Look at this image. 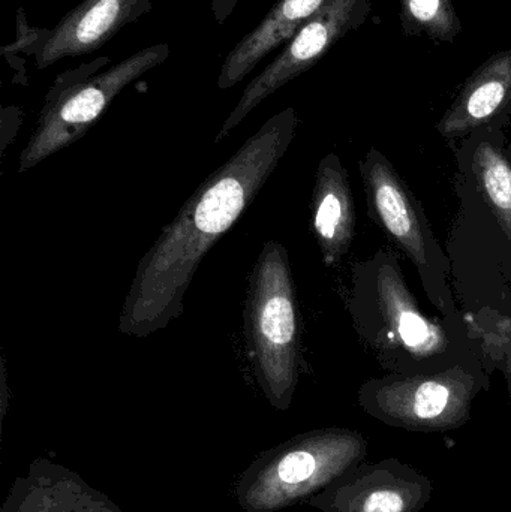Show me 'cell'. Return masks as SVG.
Returning a JSON list of instances; mask_svg holds the SVG:
<instances>
[{
  "instance_id": "cell-14",
  "label": "cell",
  "mask_w": 511,
  "mask_h": 512,
  "mask_svg": "<svg viewBox=\"0 0 511 512\" xmlns=\"http://www.w3.org/2000/svg\"><path fill=\"white\" fill-rule=\"evenodd\" d=\"M401 23L410 36L453 42L462 30L452 0H401Z\"/></svg>"
},
{
  "instance_id": "cell-1",
  "label": "cell",
  "mask_w": 511,
  "mask_h": 512,
  "mask_svg": "<svg viewBox=\"0 0 511 512\" xmlns=\"http://www.w3.org/2000/svg\"><path fill=\"white\" fill-rule=\"evenodd\" d=\"M299 123L293 107L270 117L201 183L138 262L120 310V333L144 339L182 316L204 256L254 203L288 152Z\"/></svg>"
},
{
  "instance_id": "cell-16",
  "label": "cell",
  "mask_w": 511,
  "mask_h": 512,
  "mask_svg": "<svg viewBox=\"0 0 511 512\" xmlns=\"http://www.w3.org/2000/svg\"><path fill=\"white\" fill-rule=\"evenodd\" d=\"M239 2L240 0H212L213 18L216 23L224 24Z\"/></svg>"
},
{
  "instance_id": "cell-5",
  "label": "cell",
  "mask_w": 511,
  "mask_h": 512,
  "mask_svg": "<svg viewBox=\"0 0 511 512\" xmlns=\"http://www.w3.org/2000/svg\"><path fill=\"white\" fill-rule=\"evenodd\" d=\"M369 12L371 0H329L300 27L278 56L252 78L216 135L215 143L228 137L261 102L317 65L338 41L366 23Z\"/></svg>"
},
{
  "instance_id": "cell-10",
  "label": "cell",
  "mask_w": 511,
  "mask_h": 512,
  "mask_svg": "<svg viewBox=\"0 0 511 512\" xmlns=\"http://www.w3.org/2000/svg\"><path fill=\"white\" fill-rule=\"evenodd\" d=\"M311 209L312 228L324 264L333 267L350 249L356 227L350 183L336 155H327L318 165Z\"/></svg>"
},
{
  "instance_id": "cell-2",
  "label": "cell",
  "mask_w": 511,
  "mask_h": 512,
  "mask_svg": "<svg viewBox=\"0 0 511 512\" xmlns=\"http://www.w3.org/2000/svg\"><path fill=\"white\" fill-rule=\"evenodd\" d=\"M243 318L258 382L273 405L285 408L299 379L300 313L290 259L276 240L263 246L252 268Z\"/></svg>"
},
{
  "instance_id": "cell-4",
  "label": "cell",
  "mask_w": 511,
  "mask_h": 512,
  "mask_svg": "<svg viewBox=\"0 0 511 512\" xmlns=\"http://www.w3.org/2000/svg\"><path fill=\"white\" fill-rule=\"evenodd\" d=\"M483 381L462 366L435 375L396 376L368 382L360 405L375 420L414 433H446L470 421Z\"/></svg>"
},
{
  "instance_id": "cell-12",
  "label": "cell",
  "mask_w": 511,
  "mask_h": 512,
  "mask_svg": "<svg viewBox=\"0 0 511 512\" xmlns=\"http://www.w3.org/2000/svg\"><path fill=\"white\" fill-rule=\"evenodd\" d=\"M511 98V51L489 57L465 83L437 129L447 138L468 134L494 119Z\"/></svg>"
},
{
  "instance_id": "cell-3",
  "label": "cell",
  "mask_w": 511,
  "mask_h": 512,
  "mask_svg": "<svg viewBox=\"0 0 511 512\" xmlns=\"http://www.w3.org/2000/svg\"><path fill=\"white\" fill-rule=\"evenodd\" d=\"M168 56L170 45L156 44L107 69L111 59L98 57L60 74L48 89L35 131L18 158V173L84 137L125 87L162 65Z\"/></svg>"
},
{
  "instance_id": "cell-11",
  "label": "cell",
  "mask_w": 511,
  "mask_h": 512,
  "mask_svg": "<svg viewBox=\"0 0 511 512\" xmlns=\"http://www.w3.org/2000/svg\"><path fill=\"white\" fill-rule=\"evenodd\" d=\"M378 303L389 339L416 360L446 351L449 342L443 328L426 318L392 265H384L378 273Z\"/></svg>"
},
{
  "instance_id": "cell-6",
  "label": "cell",
  "mask_w": 511,
  "mask_h": 512,
  "mask_svg": "<svg viewBox=\"0 0 511 512\" xmlns=\"http://www.w3.org/2000/svg\"><path fill=\"white\" fill-rule=\"evenodd\" d=\"M431 480L398 459L362 462L330 484L329 512H420L431 502Z\"/></svg>"
},
{
  "instance_id": "cell-9",
  "label": "cell",
  "mask_w": 511,
  "mask_h": 512,
  "mask_svg": "<svg viewBox=\"0 0 511 512\" xmlns=\"http://www.w3.org/2000/svg\"><path fill=\"white\" fill-rule=\"evenodd\" d=\"M327 2L276 0L260 24L243 36L225 57L218 77L219 89H231L242 83L270 53L284 47Z\"/></svg>"
},
{
  "instance_id": "cell-7",
  "label": "cell",
  "mask_w": 511,
  "mask_h": 512,
  "mask_svg": "<svg viewBox=\"0 0 511 512\" xmlns=\"http://www.w3.org/2000/svg\"><path fill=\"white\" fill-rule=\"evenodd\" d=\"M155 0H83L51 29H38L35 66L50 68L66 57L84 56L104 47L123 27L152 11Z\"/></svg>"
},
{
  "instance_id": "cell-8",
  "label": "cell",
  "mask_w": 511,
  "mask_h": 512,
  "mask_svg": "<svg viewBox=\"0 0 511 512\" xmlns=\"http://www.w3.org/2000/svg\"><path fill=\"white\" fill-rule=\"evenodd\" d=\"M362 174L371 209L387 236L410 256L417 267H428L419 213L392 165L381 153L372 150L362 162Z\"/></svg>"
},
{
  "instance_id": "cell-15",
  "label": "cell",
  "mask_w": 511,
  "mask_h": 512,
  "mask_svg": "<svg viewBox=\"0 0 511 512\" xmlns=\"http://www.w3.org/2000/svg\"><path fill=\"white\" fill-rule=\"evenodd\" d=\"M494 333L486 334L489 343V351L495 355V361L500 364L506 376L507 387L511 397V322L503 321L498 325Z\"/></svg>"
},
{
  "instance_id": "cell-13",
  "label": "cell",
  "mask_w": 511,
  "mask_h": 512,
  "mask_svg": "<svg viewBox=\"0 0 511 512\" xmlns=\"http://www.w3.org/2000/svg\"><path fill=\"white\" fill-rule=\"evenodd\" d=\"M474 176L486 206L511 242V164L491 143H480L474 153Z\"/></svg>"
}]
</instances>
